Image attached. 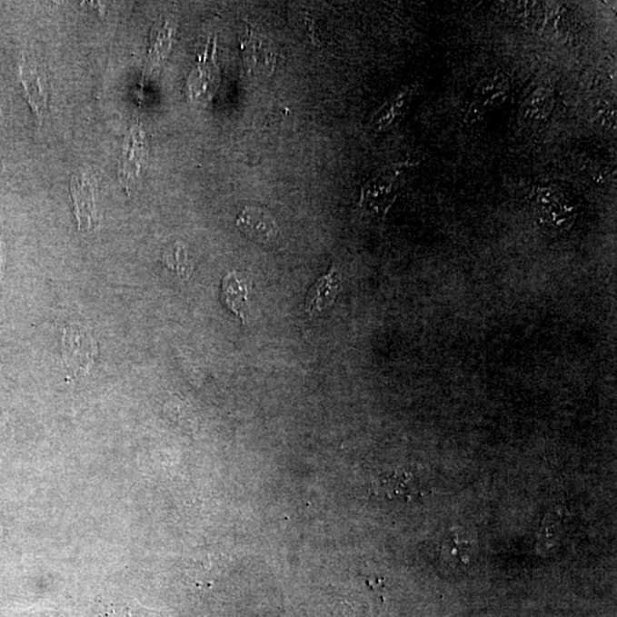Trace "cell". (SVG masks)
Returning a JSON list of instances; mask_svg holds the SVG:
<instances>
[{"mask_svg":"<svg viewBox=\"0 0 617 617\" xmlns=\"http://www.w3.org/2000/svg\"><path fill=\"white\" fill-rule=\"evenodd\" d=\"M248 293L250 287L245 279L239 277L236 272L226 274L222 281V294H224L226 306L238 318L242 319L243 323H246L248 313Z\"/></svg>","mask_w":617,"mask_h":617,"instance_id":"8","label":"cell"},{"mask_svg":"<svg viewBox=\"0 0 617 617\" xmlns=\"http://www.w3.org/2000/svg\"><path fill=\"white\" fill-rule=\"evenodd\" d=\"M220 83L219 66L215 61V46L198 60L186 82V93L194 102H208L214 96Z\"/></svg>","mask_w":617,"mask_h":617,"instance_id":"3","label":"cell"},{"mask_svg":"<svg viewBox=\"0 0 617 617\" xmlns=\"http://www.w3.org/2000/svg\"><path fill=\"white\" fill-rule=\"evenodd\" d=\"M393 194L392 185L385 184L384 181H372L365 186V194H363V202L371 210L382 211L388 208Z\"/></svg>","mask_w":617,"mask_h":617,"instance_id":"11","label":"cell"},{"mask_svg":"<svg viewBox=\"0 0 617 617\" xmlns=\"http://www.w3.org/2000/svg\"><path fill=\"white\" fill-rule=\"evenodd\" d=\"M154 39L150 48L148 65L145 66L144 77L146 74L153 75L161 68L172 46L173 30L168 22L162 26L159 25L158 30H154Z\"/></svg>","mask_w":617,"mask_h":617,"instance_id":"10","label":"cell"},{"mask_svg":"<svg viewBox=\"0 0 617 617\" xmlns=\"http://www.w3.org/2000/svg\"><path fill=\"white\" fill-rule=\"evenodd\" d=\"M339 274L335 266H332L330 272L319 278L306 294L305 313L314 316L334 304L339 293Z\"/></svg>","mask_w":617,"mask_h":617,"instance_id":"5","label":"cell"},{"mask_svg":"<svg viewBox=\"0 0 617 617\" xmlns=\"http://www.w3.org/2000/svg\"><path fill=\"white\" fill-rule=\"evenodd\" d=\"M95 185L86 173H77L71 180V193H73L75 213L81 228L85 225L90 228L92 216L95 213Z\"/></svg>","mask_w":617,"mask_h":617,"instance_id":"7","label":"cell"},{"mask_svg":"<svg viewBox=\"0 0 617 617\" xmlns=\"http://www.w3.org/2000/svg\"><path fill=\"white\" fill-rule=\"evenodd\" d=\"M20 77L31 108L34 109L35 115L42 121L44 111L46 108V95L45 90H44L41 75H38L34 66L24 65L21 66Z\"/></svg>","mask_w":617,"mask_h":617,"instance_id":"9","label":"cell"},{"mask_svg":"<svg viewBox=\"0 0 617 617\" xmlns=\"http://www.w3.org/2000/svg\"><path fill=\"white\" fill-rule=\"evenodd\" d=\"M472 549L473 544L468 539L462 540L460 535L454 534L443 541V558L455 563H468Z\"/></svg>","mask_w":617,"mask_h":617,"instance_id":"12","label":"cell"},{"mask_svg":"<svg viewBox=\"0 0 617 617\" xmlns=\"http://www.w3.org/2000/svg\"><path fill=\"white\" fill-rule=\"evenodd\" d=\"M407 96L406 95H398L396 99L382 106L373 119V125L377 130H384V128L392 126L394 119L401 117L403 110L405 108Z\"/></svg>","mask_w":617,"mask_h":617,"instance_id":"13","label":"cell"},{"mask_svg":"<svg viewBox=\"0 0 617 617\" xmlns=\"http://www.w3.org/2000/svg\"><path fill=\"white\" fill-rule=\"evenodd\" d=\"M379 487L390 499L413 500L425 493L423 479L415 473H388L381 478Z\"/></svg>","mask_w":617,"mask_h":617,"instance_id":"6","label":"cell"},{"mask_svg":"<svg viewBox=\"0 0 617 617\" xmlns=\"http://www.w3.org/2000/svg\"><path fill=\"white\" fill-rule=\"evenodd\" d=\"M244 64L255 77H269L276 66V53L273 43L255 30L247 31L242 43Z\"/></svg>","mask_w":617,"mask_h":617,"instance_id":"2","label":"cell"},{"mask_svg":"<svg viewBox=\"0 0 617 617\" xmlns=\"http://www.w3.org/2000/svg\"><path fill=\"white\" fill-rule=\"evenodd\" d=\"M236 224L243 234L257 243H272L278 236L276 220L268 212L259 207L244 208Z\"/></svg>","mask_w":617,"mask_h":617,"instance_id":"4","label":"cell"},{"mask_svg":"<svg viewBox=\"0 0 617 617\" xmlns=\"http://www.w3.org/2000/svg\"><path fill=\"white\" fill-rule=\"evenodd\" d=\"M148 157V146L144 128L133 125L127 132L124 141L121 166H119V180L126 186L140 180L142 170Z\"/></svg>","mask_w":617,"mask_h":617,"instance_id":"1","label":"cell"}]
</instances>
